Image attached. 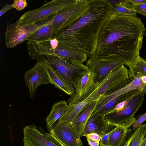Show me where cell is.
<instances>
[{
  "label": "cell",
  "instance_id": "obj_1",
  "mask_svg": "<svg viewBox=\"0 0 146 146\" xmlns=\"http://www.w3.org/2000/svg\"><path fill=\"white\" fill-rule=\"evenodd\" d=\"M145 29L140 18L114 12L103 26L90 58L119 60L129 67L139 56Z\"/></svg>",
  "mask_w": 146,
  "mask_h": 146
},
{
  "label": "cell",
  "instance_id": "obj_2",
  "mask_svg": "<svg viewBox=\"0 0 146 146\" xmlns=\"http://www.w3.org/2000/svg\"><path fill=\"white\" fill-rule=\"evenodd\" d=\"M88 1V12L74 23L60 30L56 38L59 43L78 48L90 58L96 50L103 26L114 10L108 0Z\"/></svg>",
  "mask_w": 146,
  "mask_h": 146
},
{
  "label": "cell",
  "instance_id": "obj_3",
  "mask_svg": "<svg viewBox=\"0 0 146 146\" xmlns=\"http://www.w3.org/2000/svg\"><path fill=\"white\" fill-rule=\"evenodd\" d=\"M146 88V86L142 83L138 73L135 77L129 75L115 88L99 96L92 115L97 114L105 116L110 113L117 104L133 97L137 92H141Z\"/></svg>",
  "mask_w": 146,
  "mask_h": 146
},
{
  "label": "cell",
  "instance_id": "obj_4",
  "mask_svg": "<svg viewBox=\"0 0 146 146\" xmlns=\"http://www.w3.org/2000/svg\"><path fill=\"white\" fill-rule=\"evenodd\" d=\"M42 57L48 62L74 88L78 79L90 69L83 63L58 56L44 55Z\"/></svg>",
  "mask_w": 146,
  "mask_h": 146
},
{
  "label": "cell",
  "instance_id": "obj_5",
  "mask_svg": "<svg viewBox=\"0 0 146 146\" xmlns=\"http://www.w3.org/2000/svg\"><path fill=\"white\" fill-rule=\"evenodd\" d=\"M77 1L78 0H52L38 8L25 12L16 23L21 26L35 23L74 5Z\"/></svg>",
  "mask_w": 146,
  "mask_h": 146
},
{
  "label": "cell",
  "instance_id": "obj_6",
  "mask_svg": "<svg viewBox=\"0 0 146 146\" xmlns=\"http://www.w3.org/2000/svg\"><path fill=\"white\" fill-rule=\"evenodd\" d=\"M88 0H78L76 3L58 12L53 21L52 38L60 30L75 23L89 10Z\"/></svg>",
  "mask_w": 146,
  "mask_h": 146
},
{
  "label": "cell",
  "instance_id": "obj_7",
  "mask_svg": "<svg viewBox=\"0 0 146 146\" xmlns=\"http://www.w3.org/2000/svg\"><path fill=\"white\" fill-rule=\"evenodd\" d=\"M53 15H50L34 24L21 26L15 22L8 25L5 37L7 47L13 48L26 40L29 36L40 28Z\"/></svg>",
  "mask_w": 146,
  "mask_h": 146
},
{
  "label": "cell",
  "instance_id": "obj_8",
  "mask_svg": "<svg viewBox=\"0 0 146 146\" xmlns=\"http://www.w3.org/2000/svg\"><path fill=\"white\" fill-rule=\"evenodd\" d=\"M146 88L137 93L127 103L121 111L110 113L104 116V119L109 123L115 125H121L135 118V114L139 110L144 100Z\"/></svg>",
  "mask_w": 146,
  "mask_h": 146
},
{
  "label": "cell",
  "instance_id": "obj_9",
  "mask_svg": "<svg viewBox=\"0 0 146 146\" xmlns=\"http://www.w3.org/2000/svg\"><path fill=\"white\" fill-rule=\"evenodd\" d=\"M24 146H65L50 133L32 124L23 129Z\"/></svg>",
  "mask_w": 146,
  "mask_h": 146
},
{
  "label": "cell",
  "instance_id": "obj_10",
  "mask_svg": "<svg viewBox=\"0 0 146 146\" xmlns=\"http://www.w3.org/2000/svg\"><path fill=\"white\" fill-rule=\"evenodd\" d=\"M24 79L29 92L30 96L33 99L38 86L52 84L46 67L42 62L37 61L33 68L26 71Z\"/></svg>",
  "mask_w": 146,
  "mask_h": 146
},
{
  "label": "cell",
  "instance_id": "obj_11",
  "mask_svg": "<svg viewBox=\"0 0 146 146\" xmlns=\"http://www.w3.org/2000/svg\"><path fill=\"white\" fill-rule=\"evenodd\" d=\"M49 130L50 133L65 146H83L81 137L70 124L58 121Z\"/></svg>",
  "mask_w": 146,
  "mask_h": 146
},
{
  "label": "cell",
  "instance_id": "obj_12",
  "mask_svg": "<svg viewBox=\"0 0 146 146\" xmlns=\"http://www.w3.org/2000/svg\"><path fill=\"white\" fill-rule=\"evenodd\" d=\"M125 65L120 60H95L89 58L86 66L96 74L95 82L99 84L112 71L118 67Z\"/></svg>",
  "mask_w": 146,
  "mask_h": 146
},
{
  "label": "cell",
  "instance_id": "obj_13",
  "mask_svg": "<svg viewBox=\"0 0 146 146\" xmlns=\"http://www.w3.org/2000/svg\"><path fill=\"white\" fill-rule=\"evenodd\" d=\"M129 70L121 66L111 72L98 86L100 96L104 94L117 87L129 76Z\"/></svg>",
  "mask_w": 146,
  "mask_h": 146
},
{
  "label": "cell",
  "instance_id": "obj_14",
  "mask_svg": "<svg viewBox=\"0 0 146 146\" xmlns=\"http://www.w3.org/2000/svg\"><path fill=\"white\" fill-rule=\"evenodd\" d=\"M47 55H53L83 63L88 57L82 51L75 47L65 45L59 43L55 49L50 48Z\"/></svg>",
  "mask_w": 146,
  "mask_h": 146
},
{
  "label": "cell",
  "instance_id": "obj_15",
  "mask_svg": "<svg viewBox=\"0 0 146 146\" xmlns=\"http://www.w3.org/2000/svg\"><path fill=\"white\" fill-rule=\"evenodd\" d=\"M99 96L97 86L94 91L83 101L76 104L68 105L65 113L58 121L71 124L78 114L86 105L92 101L97 100Z\"/></svg>",
  "mask_w": 146,
  "mask_h": 146
},
{
  "label": "cell",
  "instance_id": "obj_16",
  "mask_svg": "<svg viewBox=\"0 0 146 146\" xmlns=\"http://www.w3.org/2000/svg\"><path fill=\"white\" fill-rule=\"evenodd\" d=\"M42 62L46 67L52 84L68 95H71L74 92L75 88L51 65L42 57L38 61Z\"/></svg>",
  "mask_w": 146,
  "mask_h": 146
},
{
  "label": "cell",
  "instance_id": "obj_17",
  "mask_svg": "<svg viewBox=\"0 0 146 146\" xmlns=\"http://www.w3.org/2000/svg\"><path fill=\"white\" fill-rule=\"evenodd\" d=\"M104 117V116L97 114L92 115L86 123L82 137L95 133L101 137L108 131L110 125Z\"/></svg>",
  "mask_w": 146,
  "mask_h": 146
},
{
  "label": "cell",
  "instance_id": "obj_18",
  "mask_svg": "<svg viewBox=\"0 0 146 146\" xmlns=\"http://www.w3.org/2000/svg\"><path fill=\"white\" fill-rule=\"evenodd\" d=\"M136 120L135 118L122 125H118L109 139L108 146H122L133 133L131 127Z\"/></svg>",
  "mask_w": 146,
  "mask_h": 146
},
{
  "label": "cell",
  "instance_id": "obj_19",
  "mask_svg": "<svg viewBox=\"0 0 146 146\" xmlns=\"http://www.w3.org/2000/svg\"><path fill=\"white\" fill-rule=\"evenodd\" d=\"M96 102V100L93 101L86 105L71 124L80 137H82L86 125L94 110Z\"/></svg>",
  "mask_w": 146,
  "mask_h": 146
},
{
  "label": "cell",
  "instance_id": "obj_20",
  "mask_svg": "<svg viewBox=\"0 0 146 146\" xmlns=\"http://www.w3.org/2000/svg\"><path fill=\"white\" fill-rule=\"evenodd\" d=\"M57 13L54 14L50 19L45 23L40 28L29 36L26 40L42 41L50 40L52 39L53 35L52 23Z\"/></svg>",
  "mask_w": 146,
  "mask_h": 146
},
{
  "label": "cell",
  "instance_id": "obj_21",
  "mask_svg": "<svg viewBox=\"0 0 146 146\" xmlns=\"http://www.w3.org/2000/svg\"><path fill=\"white\" fill-rule=\"evenodd\" d=\"M68 105L67 102L62 100L56 103L53 105L51 112L46 119L48 129H49L55 122L59 120L63 115Z\"/></svg>",
  "mask_w": 146,
  "mask_h": 146
},
{
  "label": "cell",
  "instance_id": "obj_22",
  "mask_svg": "<svg viewBox=\"0 0 146 146\" xmlns=\"http://www.w3.org/2000/svg\"><path fill=\"white\" fill-rule=\"evenodd\" d=\"M96 76V74L90 70L88 72L82 76L76 84L74 93H81L96 84H99L95 82Z\"/></svg>",
  "mask_w": 146,
  "mask_h": 146
},
{
  "label": "cell",
  "instance_id": "obj_23",
  "mask_svg": "<svg viewBox=\"0 0 146 146\" xmlns=\"http://www.w3.org/2000/svg\"><path fill=\"white\" fill-rule=\"evenodd\" d=\"M146 140V123L142 124L133 132L122 146H142Z\"/></svg>",
  "mask_w": 146,
  "mask_h": 146
},
{
  "label": "cell",
  "instance_id": "obj_24",
  "mask_svg": "<svg viewBox=\"0 0 146 146\" xmlns=\"http://www.w3.org/2000/svg\"><path fill=\"white\" fill-rule=\"evenodd\" d=\"M128 67L129 75L135 77V74L138 73L146 76V60L140 56Z\"/></svg>",
  "mask_w": 146,
  "mask_h": 146
},
{
  "label": "cell",
  "instance_id": "obj_25",
  "mask_svg": "<svg viewBox=\"0 0 146 146\" xmlns=\"http://www.w3.org/2000/svg\"><path fill=\"white\" fill-rule=\"evenodd\" d=\"M113 7L115 13L137 16L136 13L134 11L125 5V0H118Z\"/></svg>",
  "mask_w": 146,
  "mask_h": 146
},
{
  "label": "cell",
  "instance_id": "obj_26",
  "mask_svg": "<svg viewBox=\"0 0 146 146\" xmlns=\"http://www.w3.org/2000/svg\"><path fill=\"white\" fill-rule=\"evenodd\" d=\"M110 124L108 131L101 137L99 142L100 146H108V140L110 137L118 126V125H115Z\"/></svg>",
  "mask_w": 146,
  "mask_h": 146
},
{
  "label": "cell",
  "instance_id": "obj_27",
  "mask_svg": "<svg viewBox=\"0 0 146 146\" xmlns=\"http://www.w3.org/2000/svg\"><path fill=\"white\" fill-rule=\"evenodd\" d=\"M131 8L136 13H139L146 17V2L139 4H135L132 2L131 5Z\"/></svg>",
  "mask_w": 146,
  "mask_h": 146
},
{
  "label": "cell",
  "instance_id": "obj_28",
  "mask_svg": "<svg viewBox=\"0 0 146 146\" xmlns=\"http://www.w3.org/2000/svg\"><path fill=\"white\" fill-rule=\"evenodd\" d=\"M12 5L14 8L17 10L21 11L24 9L28 5L26 0H15Z\"/></svg>",
  "mask_w": 146,
  "mask_h": 146
},
{
  "label": "cell",
  "instance_id": "obj_29",
  "mask_svg": "<svg viewBox=\"0 0 146 146\" xmlns=\"http://www.w3.org/2000/svg\"><path fill=\"white\" fill-rule=\"evenodd\" d=\"M137 119L136 121L132 125L133 130L134 131L146 120V113L138 116H137Z\"/></svg>",
  "mask_w": 146,
  "mask_h": 146
},
{
  "label": "cell",
  "instance_id": "obj_30",
  "mask_svg": "<svg viewBox=\"0 0 146 146\" xmlns=\"http://www.w3.org/2000/svg\"><path fill=\"white\" fill-rule=\"evenodd\" d=\"M133 97L117 104L110 113L112 112L119 111L122 110L124 108L127 103Z\"/></svg>",
  "mask_w": 146,
  "mask_h": 146
},
{
  "label": "cell",
  "instance_id": "obj_31",
  "mask_svg": "<svg viewBox=\"0 0 146 146\" xmlns=\"http://www.w3.org/2000/svg\"><path fill=\"white\" fill-rule=\"evenodd\" d=\"M86 138H88L91 141L94 142H100L101 137L98 134L92 133L86 135Z\"/></svg>",
  "mask_w": 146,
  "mask_h": 146
},
{
  "label": "cell",
  "instance_id": "obj_32",
  "mask_svg": "<svg viewBox=\"0 0 146 146\" xmlns=\"http://www.w3.org/2000/svg\"><path fill=\"white\" fill-rule=\"evenodd\" d=\"M13 8H14V7L12 5L6 4L0 11V17H1L8 11Z\"/></svg>",
  "mask_w": 146,
  "mask_h": 146
},
{
  "label": "cell",
  "instance_id": "obj_33",
  "mask_svg": "<svg viewBox=\"0 0 146 146\" xmlns=\"http://www.w3.org/2000/svg\"><path fill=\"white\" fill-rule=\"evenodd\" d=\"M86 139L88 144L90 146H99L100 142H94L88 138H86Z\"/></svg>",
  "mask_w": 146,
  "mask_h": 146
},
{
  "label": "cell",
  "instance_id": "obj_34",
  "mask_svg": "<svg viewBox=\"0 0 146 146\" xmlns=\"http://www.w3.org/2000/svg\"><path fill=\"white\" fill-rule=\"evenodd\" d=\"M138 73L142 83L146 86V76L143 75L139 73Z\"/></svg>",
  "mask_w": 146,
  "mask_h": 146
},
{
  "label": "cell",
  "instance_id": "obj_35",
  "mask_svg": "<svg viewBox=\"0 0 146 146\" xmlns=\"http://www.w3.org/2000/svg\"><path fill=\"white\" fill-rule=\"evenodd\" d=\"M131 1L135 4H139L146 2V0H131Z\"/></svg>",
  "mask_w": 146,
  "mask_h": 146
},
{
  "label": "cell",
  "instance_id": "obj_36",
  "mask_svg": "<svg viewBox=\"0 0 146 146\" xmlns=\"http://www.w3.org/2000/svg\"><path fill=\"white\" fill-rule=\"evenodd\" d=\"M143 35L146 36V29H145L143 33Z\"/></svg>",
  "mask_w": 146,
  "mask_h": 146
}]
</instances>
